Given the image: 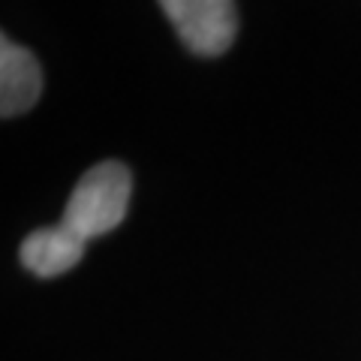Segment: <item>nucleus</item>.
Returning <instances> with one entry per match:
<instances>
[{"mask_svg": "<svg viewBox=\"0 0 361 361\" xmlns=\"http://www.w3.org/2000/svg\"><path fill=\"white\" fill-rule=\"evenodd\" d=\"M130 193H133V178L127 166L118 160L97 163L78 178L75 190L66 199L61 223L82 241L99 238V235L121 226V220L127 217Z\"/></svg>", "mask_w": 361, "mask_h": 361, "instance_id": "obj_1", "label": "nucleus"}, {"mask_svg": "<svg viewBox=\"0 0 361 361\" xmlns=\"http://www.w3.org/2000/svg\"><path fill=\"white\" fill-rule=\"evenodd\" d=\"M180 42L202 58H217L235 42V0H160Z\"/></svg>", "mask_w": 361, "mask_h": 361, "instance_id": "obj_2", "label": "nucleus"}, {"mask_svg": "<svg viewBox=\"0 0 361 361\" xmlns=\"http://www.w3.org/2000/svg\"><path fill=\"white\" fill-rule=\"evenodd\" d=\"M42 94V73L37 58L9 37L0 39V115L16 118Z\"/></svg>", "mask_w": 361, "mask_h": 361, "instance_id": "obj_3", "label": "nucleus"}, {"mask_svg": "<svg viewBox=\"0 0 361 361\" xmlns=\"http://www.w3.org/2000/svg\"><path fill=\"white\" fill-rule=\"evenodd\" d=\"M87 241H82L78 235H73L63 223L58 226H45V229L30 232L21 241V265L37 277H61L70 268H75L85 256Z\"/></svg>", "mask_w": 361, "mask_h": 361, "instance_id": "obj_4", "label": "nucleus"}]
</instances>
